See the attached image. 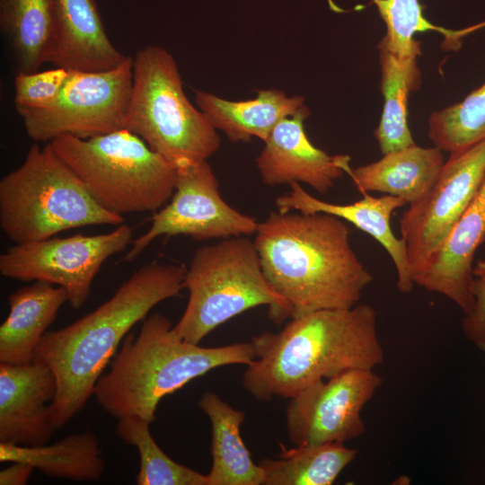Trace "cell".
<instances>
[{"instance_id":"6da1fadb","label":"cell","mask_w":485,"mask_h":485,"mask_svg":"<svg viewBox=\"0 0 485 485\" xmlns=\"http://www.w3.org/2000/svg\"><path fill=\"white\" fill-rule=\"evenodd\" d=\"M254 234L263 274L284 300L288 318L351 308L374 279L337 216L271 212Z\"/></svg>"},{"instance_id":"7a4b0ae2","label":"cell","mask_w":485,"mask_h":485,"mask_svg":"<svg viewBox=\"0 0 485 485\" xmlns=\"http://www.w3.org/2000/svg\"><path fill=\"white\" fill-rule=\"evenodd\" d=\"M186 268L152 262L137 269L93 312L70 325L44 334L33 360L47 365L57 379L48 405L57 429L80 412L120 341L161 302L179 295Z\"/></svg>"},{"instance_id":"3957f363","label":"cell","mask_w":485,"mask_h":485,"mask_svg":"<svg viewBox=\"0 0 485 485\" xmlns=\"http://www.w3.org/2000/svg\"><path fill=\"white\" fill-rule=\"evenodd\" d=\"M255 358L242 386L260 401L290 399L307 385L353 369H373L384 358L369 304L304 313L278 332L251 339Z\"/></svg>"},{"instance_id":"277c9868","label":"cell","mask_w":485,"mask_h":485,"mask_svg":"<svg viewBox=\"0 0 485 485\" xmlns=\"http://www.w3.org/2000/svg\"><path fill=\"white\" fill-rule=\"evenodd\" d=\"M251 342L205 348L184 340L171 320L155 313L142 321L137 338L126 336L110 370L96 383L93 395L110 416H139L151 423L160 401L212 369L249 365Z\"/></svg>"},{"instance_id":"5b68a950","label":"cell","mask_w":485,"mask_h":485,"mask_svg":"<svg viewBox=\"0 0 485 485\" xmlns=\"http://www.w3.org/2000/svg\"><path fill=\"white\" fill-rule=\"evenodd\" d=\"M124 217L98 205L50 143L31 146L0 181V227L16 244L87 225H120Z\"/></svg>"},{"instance_id":"8992f818","label":"cell","mask_w":485,"mask_h":485,"mask_svg":"<svg viewBox=\"0 0 485 485\" xmlns=\"http://www.w3.org/2000/svg\"><path fill=\"white\" fill-rule=\"evenodd\" d=\"M49 143L95 202L110 213L154 211L174 192L177 167L126 128L88 138L61 135Z\"/></svg>"},{"instance_id":"52a82bcc","label":"cell","mask_w":485,"mask_h":485,"mask_svg":"<svg viewBox=\"0 0 485 485\" xmlns=\"http://www.w3.org/2000/svg\"><path fill=\"white\" fill-rule=\"evenodd\" d=\"M123 128L180 168L207 160L220 137L204 113L187 98L173 57L148 45L133 57V82Z\"/></svg>"},{"instance_id":"ba28073f","label":"cell","mask_w":485,"mask_h":485,"mask_svg":"<svg viewBox=\"0 0 485 485\" xmlns=\"http://www.w3.org/2000/svg\"><path fill=\"white\" fill-rule=\"evenodd\" d=\"M183 288L189 300L173 330L191 343L199 344L218 326L260 305L269 306L276 323L288 318L284 300L263 274L254 241L246 236L198 248L186 269Z\"/></svg>"},{"instance_id":"9c48e42d","label":"cell","mask_w":485,"mask_h":485,"mask_svg":"<svg viewBox=\"0 0 485 485\" xmlns=\"http://www.w3.org/2000/svg\"><path fill=\"white\" fill-rule=\"evenodd\" d=\"M133 82V57L104 71L68 70L58 96L49 106L21 110L24 129L34 142L61 135L88 138L123 128Z\"/></svg>"},{"instance_id":"30bf717a","label":"cell","mask_w":485,"mask_h":485,"mask_svg":"<svg viewBox=\"0 0 485 485\" xmlns=\"http://www.w3.org/2000/svg\"><path fill=\"white\" fill-rule=\"evenodd\" d=\"M132 237L131 227L122 224L106 234L53 236L15 244L0 255V273L20 281H43L61 287L72 308L80 309L103 263L125 251Z\"/></svg>"},{"instance_id":"8fae6325","label":"cell","mask_w":485,"mask_h":485,"mask_svg":"<svg viewBox=\"0 0 485 485\" xmlns=\"http://www.w3.org/2000/svg\"><path fill=\"white\" fill-rule=\"evenodd\" d=\"M177 169L171 202L154 215L149 229L132 241L124 261H133L154 239L163 235L202 241L256 233V219L232 207L221 197L218 181L207 160Z\"/></svg>"},{"instance_id":"7c38bea8","label":"cell","mask_w":485,"mask_h":485,"mask_svg":"<svg viewBox=\"0 0 485 485\" xmlns=\"http://www.w3.org/2000/svg\"><path fill=\"white\" fill-rule=\"evenodd\" d=\"M485 178V140L450 154L430 190L400 218L411 273L447 240Z\"/></svg>"},{"instance_id":"4fadbf2b","label":"cell","mask_w":485,"mask_h":485,"mask_svg":"<svg viewBox=\"0 0 485 485\" xmlns=\"http://www.w3.org/2000/svg\"><path fill=\"white\" fill-rule=\"evenodd\" d=\"M382 383L373 369H353L307 385L286 410L289 441L299 446L359 437L366 432L362 410Z\"/></svg>"},{"instance_id":"5bb4252c","label":"cell","mask_w":485,"mask_h":485,"mask_svg":"<svg viewBox=\"0 0 485 485\" xmlns=\"http://www.w3.org/2000/svg\"><path fill=\"white\" fill-rule=\"evenodd\" d=\"M309 115L306 108L284 119L264 141L256 165L267 186L304 183L325 195L350 168L348 155H330L311 143L304 128Z\"/></svg>"},{"instance_id":"9a60e30c","label":"cell","mask_w":485,"mask_h":485,"mask_svg":"<svg viewBox=\"0 0 485 485\" xmlns=\"http://www.w3.org/2000/svg\"><path fill=\"white\" fill-rule=\"evenodd\" d=\"M57 388L54 373L40 361L0 363V443L47 444L56 428L46 403L52 401Z\"/></svg>"},{"instance_id":"2e32d148","label":"cell","mask_w":485,"mask_h":485,"mask_svg":"<svg viewBox=\"0 0 485 485\" xmlns=\"http://www.w3.org/2000/svg\"><path fill=\"white\" fill-rule=\"evenodd\" d=\"M485 242V178L445 243L412 274L414 284L446 296L463 313L473 304V259Z\"/></svg>"},{"instance_id":"e0dca14e","label":"cell","mask_w":485,"mask_h":485,"mask_svg":"<svg viewBox=\"0 0 485 485\" xmlns=\"http://www.w3.org/2000/svg\"><path fill=\"white\" fill-rule=\"evenodd\" d=\"M363 198L353 204L340 205L321 200L304 190L300 183L290 184L288 193L277 198L279 212L297 211L304 214L325 213L337 216L375 238L388 252L397 271V288L410 293L414 286L406 245L394 235L391 227L393 212L406 205L398 197H373L363 192Z\"/></svg>"},{"instance_id":"ac0fdd59","label":"cell","mask_w":485,"mask_h":485,"mask_svg":"<svg viewBox=\"0 0 485 485\" xmlns=\"http://www.w3.org/2000/svg\"><path fill=\"white\" fill-rule=\"evenodd\" d=\"M128 56L111 43L95 0H57V28L49 63L78 71L117 67Z\"/></svg>"},{"instance_id":"d6986e66","label":"cell","mask_w":485,"mask_h":485,"mask_svg":"<svg viewBox=\"0 0 485 485\" xmlns=\"http://www.w3.org/2000/svg\"><path fill=\"white\" fill-rule=\"evenodd\" d=\"M195 102L210 124L233 143H247L252 137L264 142L281 120L308 108L304 97L287 96L277 89L259 90L253 99L234 101L196 90Z\"/></svg>"},{"instance_id":"ffe728a7","label":"cell","mask_w":485,"mask_h":485,"mask_svg":"<svg viewBox=\"0 0 485 485\" xmlns=\"http://www.w3.org/2000/svg\"><path fill=\"white\" fill-rule=\"evenodd\" d=\"M68 302L66 291L43 281L23 287L8 297L9 313L0 327V363L25 365L61 306Z\"/></svg>"},{"instance_id":"44dd1931","label":"cell","mask_w":485,"mask_h":485,"mask_svg":"<svg viewBox=\"0 0 485 485\" xmlns=\"http://www.w3.org/2000/svg\"><path fill=\"white\" fill-rule=\"evenodd\" d=\"M437 147L413 146L389 152L374 163L347 171L357 189L402 198L406 204L420 199L433 186L445 163Z\"/></svg>"},{"instance_id":"7402d4cb","label":"cell","mask_w":485,"mask_h":485,"mask_svg":"<svg viewBox=\"0 0 485 485\" xmlns=\"http://www.w3.org/2000/svg\"><path fill=\"white\" fill-rule=\"evenodd\" d=\"M198 405L211 424L212 466L207 474V485H263V472L240 434L244 412L213 392H205Z\"/></svg>"},{"instance_id":"603a6c76","label":"cell","mask_w":485,"mask_h":485,"mask_svg":"<svg viewBox=\"0 0 485 485\" xmlns=\"http://www.w3.org/2000/svg\"><path fill=\"white\" fill-rule=\"evenodd\" d=\"M0 27L11 47L17 73L37 72L49 63L54 49L57 0H0Z\"/></svg>"},{"instance_id":"cb8c5ba5","label":"cell","mask_w":485,"mask_h":485,"mask_svg":"<svg viewBox=\"0 0 485 485\" xmlns=\"http://www.w3.org/2000/svg\"><path fill=\"white\" fill-rule=\"evenodd\" d=\"M0 461L28 463L45 475L76 481H96L105 468L99 440L90 430L66 436L53 445L0 443Z\"/></svg>"},{"instance_id":"d4e9b609","label":"cell","mask_w":485,"mask_h":485,"mask_svg":"<svg viewBox=\"0 0 485 485\" xmlns=\"http://www.w3.org/2000/svg\"><path fill=\"white\" fill-rule=\"evenodd\" d=\"M379 49L381 90L384 110L378 127L374 132L383 154L413 146L408 121V99L420 86L418 57H399Z\"/></svg>"},{"instance_id":"484cf974","label":"cell","mask_w":485,"mask_h":485,"mask_svg":"<svg viewBox=\"0 0 485 485\" xmlns=\"http://www.w3.org/2000/svg\"><path fill=\"white\" fill-rule=\"evenodd\" d=\"M278 459H262L263 485H331L357 455L342 443L280 445Z\"/></svg>"},{"instance_id":"4316f807","label":"cell","mask_w":485,"mask_h":485,"mask_svg":"<svg viewBox=\"0 0 485 485\" xmlns=\"http://www.w3.org/2000/svg\"><path fill=\"white\" fill-rule=\"evenodd\" d=\"M150 421L139 416L119 419L116 434L139 454L138 485H207V474L181 465L170 458L150 432Z\"/></svg>"},{"instance_id":"83f0119b","label":"cell","mask_w":485,"mask_h":485,"mask_svg":"<svg viewBox=\"0 0 485 485\" xmlns=\"http://www.w3.org/2000/svg\"><path fill=\"white\" fill-rule=\"evenodd\" d=\"M428 123L434 146L450 154L485 140V82L462 101L433 111Z\"/></svg>"},{"instance_id":"f1b7e54d","label":"cell","mask_w":485,"mask_h":485,"mask_svg":"<svg viewBox=\"0 0 485 485\" xmlns=\"http://www.w3.org/2000/svg\"><path fill=\"white\" fill-rule=\"evenodd\" d=\"M386 24V34L378 44L399 57L421 54L420 44L413 36L417 32L437 31L446 37L453 33L435 26L423 15L419 0H374Z\"/></svg>"},{"instance_id":"f546056e","label":"cell","mask_w":485,"mask_h":485,"mask_svg":"<svg viewBox=\"0 0 485 485\" xmlns=\"http://www.w3.org/2000/svg\"><path fill=\"white\" fill-rule=\"evenodd\" d=\"M67 76L68 70L62 67L30 74L17 73L13 98L16 111L49 106L58 96Z\"/></svg>"},{"instance_id":"4dcf8cb0","label":"cell","mask_w":485,"mask_h":485,"mask_svg":"<svg viewBox=\"0 0 485 485\" xmlns=\"http://www.w3.org/2000/svg\"><path fill=\"white\" fill-rule=\"evenodd\" d=\"M473 304L461 322L465 339L478 350L485 352V276L474 277Z\"/></svg>"},{"instance_id":"1f68e13d","label":"cell","mask_w":485,"mask_h":485,"mask_svg":"<svg viewBox=\"0 0 485 485\" xmlns=\"http://www.w3.org/2000/svg\"><path fill=\"white\" fill-rule=\"evenodd\" d=\"M34 468L24 463L15 462L0 472L1 485H24Z\"/></svg>"},{"instance_id":"d6a6232c","label":"cell","mask_w":485,"mask_h":485,"mask_svg":"<svg viewBox=\"0 0 485 485\" xmlns=\"http://www.w3.org/2000/svg\"><path fill=\"white\" fill-rule=\"evenodd\" d=\"M474 277L485 276V260H478L473 267Z\"/></svg>"}]
</instances>
